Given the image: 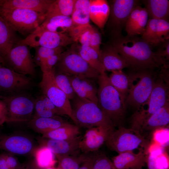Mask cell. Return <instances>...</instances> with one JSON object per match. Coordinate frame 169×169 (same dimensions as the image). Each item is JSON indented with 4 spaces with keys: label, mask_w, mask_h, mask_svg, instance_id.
<instances>
[{
    "label": "cell",
    "mask_w": 169,
    "mask_h": 169,
    "mask_svg": "<svg viewBox=\"0 0 169 169\" xmlns=\"http://www.w3.org/2000/svg\"><path fill=\"white\" fill-rule=\"evenodd\" d=\"M54 0H0V9H24L46 14Z\"/></svg>",
    "instance_id": "cell-20"
},
{
    "label": "cell",
    "mask_w": 169,
    "mask_h": 169,
    "mask_svg": "<svg viewBox=\"0 0 169 169\" xmlns=\"http://www.w3.org/2000/svg\"><path fill=\"white\" fill-rule=\"evenodd\" d=\"M3 96L0 95V99H2L3 98Z\"/></svg>",
    "instance_id": "cell-54"
},
{
    "label": "cell",
    "mask_w": 169,
    "mask_h": 169,
    "mask_svg": "<svg viewBox=\"0 0 169 169\" xmlns=\"http://www.w3.org/2000/svg\"><path fill=\"white\" fill-rule=\"evenodd\" d=\"M90 0H76L71 17L73 27L88 25L90 23Z\"/></svg>",
    "instance_id": "cell-28"
},
{
    "label": "cell",
    "mask_w": 169,
    "mask_h": 169,
    "mask_svg": "<svg viewBox=\"0 0 169 169\" xmlns=\"http://www.w3.org/2000/svg\"><path fill=\"white\" fill-rule=\"evenodd\" d=\"M164 149L155 143L150 144L146 163L148 169H169V157Z\"/></svg>",
    "instance_id": "cell-23"
},
{
    "label": "cell",
    "mask_w": 169,
    "mask_h": 169,
    "mask_svg": "<svg viewBox=\"0 0 169 169\" xmlns=\"http://www.w3.org/2000/svg\"><path fill=\"white\" fill-rule=\"evenodd\" d=\"M0 16L15 32L27 36L44 21L46 14L24 9H0Z\"/></svg>",
    "instance_id": "cell-6"
},
{
    "label": "cell",
    "mask_w": 169,
    "mask_h": 169,
    "mask_svg": "<svg viewBox=\"0 0 169 169\" xmlns=\"http://www.w3.org/2000/svg\"><path fill=\"white\" fill-rule=\"evenodd\" d=\"M82 137L79 136L72 139L62 140L39 136L37 139L39 146L48 148L55 156H77L80 154L79 145Z\"/></svg>",
    "instance_id": "cell-16"
},
{
    "label": "cell",
    "mask_w": 169,
    "mask_h": 169,
    "mask_svg": "<svg viewBox=\"0 0 169 169\" xmlns=\"http://www.w3.org/2000/svg\"><path fill=\"white\" fill-rule=\"evenodd\" d=\"M33 155L34 157L35 164L40 169L54 166L58 161L55 159V155L46 146L36 147Z\"/></svg>",
    "instance_id": "cell-33"
},
{
    "label": "cell",
    "mask_w": 169,
    "mask_h": 169,
    "mask_svg": "<svg viewBox=\"0 0 169 169\" xmlns=\"http://www.w3.org/2000/svg\"><path fill=\"white\" fill-rule=\"evenodd\" d=\"M141 38L150 46L158 45L169 39L168 20L148 19Z\"/></svg>",
    "instance_id": "cell-17"
},
{
    "label": "cell",
    "mask_w": 169,
    "mask_h": 169,
    "mask_svg": "<svg viewBox=\"0 0 169 169\" xmlns=\"http://www.w3.org/2000/svg\"><path fill=\"white\" fill-rule=\"evenodd\" d=\"M0 63L5 65L4 59L0 56Z\"/></svg>",
    "instance_id": "cell-53"
},
{
    "label": "cell",
    "mask_w": 169,
    "mask_h": 169,
    "mask_svg": "<svg viewBox=\"0 0 169 169\" xmlns=\"http://www.w3.org/2000/svg\"><path fill=\"white\" fill-rule=\"evenodd\" d=\"M152 142L165 148L169 145V128L157 129L152 132Z\"/></svg>",
    "instance_id": "cell-40"
},
{
    "label": "cell",
    "mask_w": 169,
    "mask_h": 169,
    "mask_svg": "<svg viewBox=\"0 0 169 169\" xmlns=\"http://www.w3.org/2000/svg\"><path fill=\"white\" fill-rule=\"evenodd\" d=\"M146 157L143 151L137 153L129 151L118 154L111 161L116 169H142L146 164Z\"/></svg>",
    "instance_id": "cell-19"
},
{
    "label": "cell",
    "mask_w": 169,
    "mask_h": 169,
    "mask_svg": "<svg viewBox=\"0 0 169 169\" xmlns=\"http://www.w3.org/2000/svg\"><path fill=\"white\" fill-rule=\"evenodd\" d=\"M54 77L57 85L65 94L69 100L73 99L76 95L73 88L70 77L66 74L54 72Z\"/></svg>",
    "instance_id": "cell-35"
},
{
    "label": "cell",
    "mask_w": 169,
    "mask_h": 169,
    "mask_svg": "<svg viewBox=\"0 0 169 169\" xmlns=\"http://www.w3.org/2000/svg\"><path fill=\"white\" fill-rule=\"evenodd\" d=\"M137 74L139 78L135 84H131L125 101L129 105L140 109L147 102L153 88L155 79L152 74L147 70H142Z\"/></svg>",
    "instance_id": "cell-11"
},
{
    "label": "cell",
    "mask_w": 169,
    "mask_h": 169,
    "mask_svg": "<svg viewBox=\"0 0 169 169\" xmlns=\"http://www.w3.org/2000/svg\"><path fill=\"white\" fill-rule=\"evenodd\" d=\"M78 77L82 88L89 96L90 101L97 105L98 89L93 79Z\"/></svg>",
    "instance_id": "cell-39"
},
{
    "label": "cell",
    "mask_w": 169,
    "mask_h": 169,
    "mask_svg": "<svg viewBox=\"0 0 169 169\" xmlns=\"http://www.w3.org/2000/svg\"><path fill=\"white\" fill-rule=\"evenodd\" d=\"M142 8L139 5H137L133 9L131 13L125 27L127 34L131 30L139 17Z\"/></svg>",
    "instance_id": "cell-44"
},
{
    "label": "cell",
    "mask_w": 169,
    "mask_h": 169,
    "mask_svg": "<svg viewBox=\"0 0 169 169\" xmlns=\"http://www.w3.org/2000/svg\"><path fill=\"white\" fill-rule=\"evenodd\" d=\"M0 169H9L6 164L3 154H0Z\"/></svg>",
    "instance_id": "cell-51"
},
{
    "label": "cell",
    "mask_w": 169,
    "mask_h": 169,
    "mask_svg": "<svg viewBox=\"0 0 169 169\" xmlns=\"http://www.w3.org/2000/svg\"><path fill=\"white\" fill-rule=\"evenodd\" d=\"M76 0H54L46 13V17L56 15L71 16Z\"/></svg>",
    "instance_id": "cell-34"
},
{
    "label": "cell",
    "mask_w": 169,
    "mask_h": 169,
    "mask_svg": "<svg viewBox=\"0 0 169 169\" xmlns=\"http://www.w3.org/2000/svg\"><path fill=\"white\" fill-rule=\"evenodd\" d=\"M68 123L62 119L60 116L54 118L33 117L28 122V125L35 132L43 134Z\"/></svg>",
    "instance_id": "cell-25"
},
{
    "label": "cell",
    "mask_w": 169,
    "mask_h": 169,
    "mask_svg": "<svg viewBox=\"0 0 169 169\" xmlns=\"http://www.w3.org/2000/svg\"><path fill=\"white\" fill-rule=\"evenodd\" d=\"M101 43V35L98 30L93 27L91 35L90 46L94 49L100 57V45ZM101 58V57H100Z\"/></svg>",
    "instance_id": "cell-43"
},
{
    "label": "cell",
    "mask_w": 169,
    "mask_h": 169,
    "mask_svg": "<svg viewBox=\"0 0 169 169\" xmlns=\"http://www.w3.org/2000/svg\"><path fill=\"white\" fill-rule=\"evenodd\" d=\"M111 132L100 127L88 128L79 143L80 151L83 153L97 151L105 142Z\"/></svg>",
    "instance_id": "cell-18"
},
{
    "label": "cell",
    "mask_w": 169,
    "mask_h": 169,
    "mask_svg": "<svg viewBox=\"0 0 169 169\" xmlns=\"http://www.w3.org/2000/svg\"><path fill=\"white\" fill-rule=\"evenodd\" d=\"M109 77L111 84L119 93L122 102L125 105V101L132 83V79L122 70L112 71Z\"/></svg>",
    "instance_id": "cell-30"
},
{
    "label": "cell",
    "mask_w": 169,
    "mask_h": 169,
    "mask_svg": "<svg viewBox=\"0 0 169 169\" xmlns=\"http://www.w3.org/2000/svg\"><path fill=\"white\" fill-rule=\"evenodd\" d=\"M62 169H79L84 158V153L75 156L56 155Z\"/></svg>",
    "instance_id": "cell-36"
},
{
    "label": "cell",
    "mask_w": 169,
    "mask_h": 169,
    "mask_svg": "<svg viewBox=\"0 0 169 169\" xmlns=\"http://www.w3.org/2000/svg\"><path fill=\"white\" fill-rule=\"evenodd\" d=\"M6 164L9 169H23L24 164L20 162L13 155L8 153H3Z\"/></svg>",
    "instance_id": "cell-45"
},
{
    "label": "cell",
    "mask_w": 169,
    "mask_h": 169,
    "mask_svg": "<svg viewBox=\"0 0 169 169\" xmlns=\"http://www.w3.org/2000/svg\"><path fill=\"white\" fill-rule=\"evenodd\" d=\"M125 61L129 67L140 70L166 67V62L158 57L151 46L137 35H123L111 38L110 44Z\"/></svg>",
    "instance_id": "cell-1"
},
{
    "label": "cell",
    "mask_w": 169,
    "mask_h": 169,
    "mask_svg": "<svg viewBox=\"0 0 169 169\" xmlns=\"http://www.w3.org/2000/svg\"><path fill=\"white\" fill-rule=\"evenodd\" d=\"M7 115V109L6 105L3 100H0V121L5 122Z\"/></svg>",
    "instance_id": "cell-49"
},
{
    "label": "cell",
    "mask_w": 169,
    "mask_h": 169,
    "mask_svg": "<svg viewBox=\"0 0 169 169\" xmlns=\"http://www.w3.org/2000/svg\"><path fill=\"white\" fill-rule=\"evenodd\" d=\"M43 94L46 96L57 107L61 109L78 126L73 113L69 100L65 94L57 85L54 77V72L43 73L39 84ZM79 127V126H78Z\"/></svg>",
    "instance_id": "cell-10"
},
{
    "label": "cell",
    "mask_w": 169,
    "mask_h": 169,
    "mask_svg": "<svg viewBox=\"0 0 169 169\" xmlns=\"http://www.w3.org/2000/svg\"><path fill=\"white\" fill-rule=\"evenodd\" d=\"M45 169H62L61 167L58 165V167L56 168L54 167V166H51L48 168H47Z\"/></svg>",
    "instance_id": "cell-52"
},
{
    "label": "cell",
    "mask_w": 169,
    "mask_h": 169,
    "mask_svg": "<svg viewBox=\"0 0 169 169\" xmlns=\"http://www.w3.org/2000/svg\"><path fill=\"white\" fill-rule=\"evenodd\" d=\"M142 2L150 18L168 20L169 0H145Z\"/></svg>",
    "instance_id": "cell-29"
},
{
    "label": "cell",
    "mask_w": 169,
    "mask_h": 169,
    "mask_svg": "<svg viewBox=\"0 0 169 169\" xmlns=\"http://www.w3.org/2000/svg\"><path fill=\"white\" fill-rule=\"evenodd\" d=\"M35 49L34 62L39 66L51 56L55 54H60L64 51L63 47L49 48L38 47Z\"/></svg>",
    "instance_id": "cell-37"
},
{
    "label": "cell",
    "mask_w": 169,
    "mask_h": 169,
    "mask_svg": "<svg viewBox=\"0 0 169 169\" xmlns=\"http://www.w3.org/2000/svg\"><path fill=\"white\" fill-rule=\"evenodd\" d=\"M7 109L6 122H28L34 116L35 101L26 95L18 93L4 97Z\"/></svg>",
    "instance_id": "cell-8"
},
{
    "label": "cell",
    "mask_w": 169,
    "mask_h": 169,
    "mask_svg": "<svg viewBox=\"0 0 169 169\" xmlns=\"http://www.w3.org/2000/svg\"><path fill=\"white\" fill-rule=\"evenodd\" d=\"M53 69L55 73L93 79L100 74L81 56L75 45L60 54Z\"/></svg>",
    "instance_id": "cell-5"
},
{
    "label": "cell",
    "mask_w": 169,
    "mask_h": 169,
    "mask_svg": "<svg viewBox=\"0 0 169 169\" xmlns=\"http://www.w3.org/2000/svg\"><path fill=\"white\" fill-rule=\"evenodd\" d=\"M73 27L70 16L56 15L47 17L35 30L48 31L58 33H68Z\"/></svg>",
    "instance_id": "cell-21"
},
{
    "label": "cell",
    "mask_w": 169,
    "mask_h": 169,
    "mask_svg": "<svg viewBox=\"0 0 169 169\" xmlns=\"http://www.w3.org/2000/svg\"><path fill=\"white\" fill-rule=\"evenodd\" d=\"M160 46L157 50L154 52L158 57L165 61L169 59V39L159 45ZM166 62V61H165Z\"/></svg>",
    "instance_id": "cell-46"
},
{
    "label": "cell",
    "mask_w": 169,
    "mask_h": 169,
    "mask_svg": "<svg viewBox=\"0 0 169 169\" xmlns=\"http://www.w3.org/2000/svg\"><path fill=\"white\" fill-rule=\"evenodd\" d=\"M34 110L33 117L54 118L58 116L46 106L41 96L35 100Z\"/></svg>",
    "instance_id": "cell-42"
},
{
    "label": "cell",
    "mask_w": 169,
    "mask_h": 169,
    "mask_svg": "<svg viewBox=\"0 0 169 169\" xmlns=\"http://www.w3.org/2000/svg\"><path fill=\"white\" fill-rule=\"evenodd\" d=\"M71 104L73 115L78 126L89 128L102 127L111 132L115 129L111 120L95 103L77 95Z\"/></svg>",
    "instance_id": "cell-3"
},
{
    "label": "cell",
    "mask_w": 169,
    "mask_h": 169,
    "mask_svg": "<svg viewBox=\"0 0 169 169\" xmlns=\"http://www.w3.org/2000/svg\"><path fill=\"white\" fill-rule=\"evenodd\" d=\"M13 30L0 16V56L3 59L19 41Z\"/></svg>",
    "instance_id": "cell-27"
},
{
    "label": "cell",
    "mask_w": 169,
    "mask_h": 169,
    "mask_svg": "<svg viewBox=\"0 0 169 169\" xmlns=\"http://www.w3.org/2000/svg\"><path fill=\"white\" fill-rule=\"evenodd\" d=\"M90 20L102 30L105 26L110 15L109 2L106 0H90Z\"/></svg>",
    "instance_id": "cell-24"
},
{
    "label": "cell",
    "mask_w": 169,
    "mask_h": 169,
    "mask_svg": "<svg viewBox=\"0 0 169 169\" xmlns=\"http://www.w3.org/2000/svg\"><path fill=\"white\" fill-rule=\"evenodd\" d=\"M97 79L98 106L111 120L115 127L121 126L126 106L122 102L119 93L111 84L105 73L100 74Z\"/></svg>",
    "instance_id": "cell-2"
},
{
    "label": "cell",
    "mask_w": 169,
    "mask_h": 169,
    "mask_svg": "<svg viewBox=\"0 0 169 169\" xmlns=\"http://www.w3.org/2000/svg\"><path fill=\"white\" fill-rule=\"evenodd\" d=\"M23 169H40L36 165L34 160L26 164H24Z\"/></svg>",
    "instance_id": "cell-50"
},
{
    "label": "cell",
    "mask_w": 169,
    "mask_h": 169,
    "mask_svg": "<svg viewBox=\"0 0 169 169\" xmlns=\"http://www.w3.org/2000/svg\"><path fill=\"white\" fill-rule=\"evenodd\" d=\"M79 127L68 123L49 132L42 134L44 138L62 140L74 139L79 134Z\"/></svg>",
    "instance_id": "cell-31"
},
{
    "label": "cell",
    "mask_w": 169,
    "mask_h": 169,
    "mask_svg": "<svg viewBox=\"0 0 169 169\" xmlns=\"http://www.w3.org/2000/svg\"><path fill=\"white\" fill-rule=\"evenodd\" d=\"M78 51L81 56L92 68L100 74L105 73V69L98 53L89 46H77Z\"/></svg>",
    "instance_id": "cell-32"
},
{
    "label": "cell",
    "mask_w": 169,
    "mask_h": 169,
    "mask_svg": "<svg viewBox=\"0 0 169 169\" xmlns=\"http://www.w3.org/2000/svg\"><path fill=\"white\" fill-rule=\"evenodd\" d=\"M31 79L0 63V90L13 94L28 89Z\"/></svg>",
    "instance_id": "cell-14"
},
{
    "label": "cell",
    "mask_w": 169,
    "mask_h": 169,
    "mask_svg": "<svg viewBox=\"0 0 169 169\" xmlns=\"http://www.w3.org/2000/svg\"><path fill=\"white\" fill-rule=\"evenodd\" d=\"M74 42L68 34L48 31L34 30L17 44H25L31 47H42L55 48L65 47Z\"/></svg>",
    "instance_id": "cell-13"
},
{
    "label": "cell",
    "mask_w": 169,
    "mask_h": 169,
    "mask_svg": "<svg viewBox=\"0 0 169 169\" xmlns=\"http://www.w3.org/2000/svg\"><path fill=\"white\" fill-rule=\"evenodd\" d=\"M95 152L83 153L84 158L79 169H92Z\"/></svg>",
    "instance_id": "cell-47"
},
{
    "label": "cell",
    "mask_w": 169,
    "mask_h": 169,
    "mask_svg": "<svg viewBox=\"0 0 169 169\" xmlns=\"http://www.w3.org/2000/svg\"><path fill=\"white\" fill-rule=\"evenodd\" d=\"M5 65L14 71L25 75L34 76L35 73L34 61L28 46L17 44L4 58Z\"/></svg>",
    "instance_id": "cell-12"
},
{
    "label": "cell",
    "mask_w": 169,
    "mask_h": 169,
    "mask_svg": "<svg viewBox=\"0 0 169 169\" xmlns=\"http://www.w3.org/2000/svg\"><path fill=\"white\" fill-rule=\"evenodd\" d=\"M100 57L105 70L112 72L129 67L123 58L110 44L101 49Z\"/></svg>",
    "instance_id": "cell-22"
},
{
    "label": "cell",
    "mask_w": 169,
    "mask_h": 169,
    "mask_svg": "<svg viewBox=\"0 0 169 169\" xmlns=\"http://www.w3.org/2000/svg\"><path fill=\"white\" fill-rule=\"evenodd\" d=\"M168 87L162 79L155 81V84L147 102L148 107L137 110L131 118V128L140 132L146 121L159 109L169 102Z\"/></svg>",
    "instance_id": "cell-7"
},
{
    "label": "cell",
    "mask_w": 169,
    "mask_h": 169,
    "mask_svg": "<svg viewBox=\"0 0 169 169\" xmlns=\"http://www.w3.org/2000/svg\"><path fill=\"white\" fill-rule=\"evenodd\" d=\"M41 97L46 106L55 115L60 116L65 115L64 113L61 109L55 106L45 95L43 94Z\"/></svg>",
    "instance_id": "cell-48"
},
{
    "label": "cell",
    "mask_w": 169,
    "mask_h": 169,
    "mask_svg": "<svg viewBox=\"0 0 169 169\" xmlns=\"http://www.w3.org/2000/svg\"><path fill=\"white\" fill-rule=\"evenodd\" d=\"M4 122L0 121V125H1L2 124H3Z\"/></svg>",
    "instance_id": "cell-55"
},
{
    "label": "cell",
    "mask_w": 169,
    "mask_h": 169,
    "mask_svg": "<svg viewBox=\"0 0 169 169\" xmlns=\"http://www.w3.org/2000/svg\"><path fill=\"white\" fill-rule=\"evenodd\" d=\"M169 123V103L167 102L151 116L142 125L140 132H152L155 130L168 127Z\"/></svg>",
    "instance_id": "cell-26"
},
{
    "label": "cell",
    "mask_w": 169,
    "mask_h": 169,
    "mask_svg": "<svg viewBox=\"0 0 169 169\" xmlns=\"http://www.w3.org/2000/svg\"><path fill=\"white\" fill-rule=\"evenodd\" d=\"M139 2L137 0L109 1L110 13L105 26L111 38L122 35V29L125 27L131 13L135 7L139 5Z\"/></svg>",
    "instance_id": "cell-9"
},
{
    "label": "cell",
    "mask_w": 169,
    "mask_h": 169,
    "mask_svg": "<svg viewBox=\"0 0 169 169\" xmlns=\"http://www.w3.org/2000/svg\"><path fill=\"white\" fill-rule=\"evenodd\" d=\"M92 169H116L113 163L103 152L95 153Z\"/></svg>",
    "instance_id": "cell-41"
},
{
    "label": "cell",
    "mask_w": 169,
    "mask_h": 169,
    "mask_svg": "<svg viewBox=\"0 0 169 169\" xmlns=\"http://www.w3.org/2000/svg\"><path fill=\"white\" fill-rule=\"evenodd\" d=\"M36 147L31 138L22 135L0 134V149L13 155H33Z\"/></svg>",
    "instance_id": "cell-15"
},
{
    "label": "cell",
    "mask_w": 169,
    "mask_h": 169,
    "mask_svg": "<svg viewBox=\"0 0 169 169\" xmlns=\"http://www.w3.org/2000/svg\"><path fill=\"white\" fill-rule=\"evenodd\" d=\"M148 15L144 8H142L139 17L132 28L127 35L130 36L141 35L144 31L148 20Z\"/></svg>",
    "instance_id": "cell-38"
},
{
    "label": "cell",
    "mask_w": 169,
    "mask_h": 169,
    "mask_svg": "<svg viewBox=\"0 0 169 169\" xmlns=\"http://www.w3.org/2000/svg\"><path fill=\"white\" fill-rule=\"evenodd\" d=\"M105 143L109 149L118 154L133 152L136 149L147 154L150 142L139 131L120 126L109 134Z\"/></svg>",
    "instance_id": "cell-4"
}]
</instances>
